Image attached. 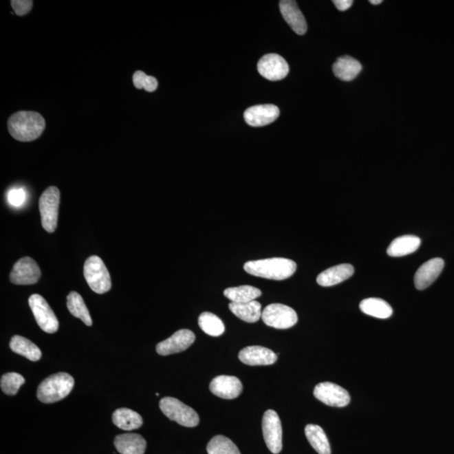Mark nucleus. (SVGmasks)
Here are the masks:
<instances>
[{"label": "nucleus", "mask_w": 454, "mask_h": 454, "mask_svg": "<svg viewBox=\"0 0 454 454\" xmlns=\"http://www.w3.org/2000/svg\"><path fill=\"white\" fill-rule=\"evenodd\" d=\"M45 128V120L36 111H18L8 120V130L17 141L28 142L39 138Z\"/></svg>", "instance_id": "1"}, {"label": "nucleus", "mask_w": 454, "mask_h": 454, "mask_svg": "<svg viewBox=\"0 0 454 454\" xmlns=\"http://www.w3.org/2000/svg\"><path fill=\"white\" fill-rule=\"evenodd\" d=\"M297 265L293 260L285 257H272L249 261L244 264V270L256 277L283 280L289 279L296 271Z\"/></svg>", "instance_id": "2"}, {"label": "nucleus", "mask_w": 454, "mask_h": 454, "mask_svg": "<svg viewBox=\"0 0 454 454\" xmlns=\"http://www.w3.org/2000/svg\"><path fill=\"white\" fill-rule=\"evenodd\" d=\"M74 386V378L67 373L52 374L44 380L37 389V398L50 404L66 398Z\"/></svg>", "instance_id": "3"}, {"label": "nucleus", "mask_w": 454, "mask_h": 454, "mask_svg": "<svg viewBox=\"0 0 454 454\" xmlns=\"http://www.w3.org/2000/svg\"><path fill=\"white\" fill-rule=\"evenodd\" d=\"M83 274L94 292L101 294L111 289V275L100 257L91 256L86 260Z\"/></svg>", "instance_id": "4"}, {"label": "nucleus", "mask_w": 454, "mask_h": 454, "mask_svg": "<svg viewBox=\"0 0 454 454\" xmlns=\"http://www.w3.org/2000/svg\"><path fill=\"white\" fill-rule=\"evenodd\" d=\"M162 413L172 421L186 427H195L199 423V415L197 412L173 397H165L159 403Z\"/></svg>", "instance_id": "5"}, {"label": "nucleus", "mask_w": 454, "mask_h": 454, "mask_svg": "<svg viewBox=\"0 0 454 454\" xmlns=\"http://www.w3.org/2000/svg\"><path fill=\"white\" fill-rule=\"evenodd\" d=\"M60 191L55 186L45 189L39 199L41 224L49 233L55 232L58 226Z\"/></svg>", "instance_id": "6"}, {"label": "nucleus", "mask_w": 454, "mask_h": 454, "mask_svg": "<svg viewBox=\"0 0 454 454\" xmlns=\"http://www.w3.org/2000/svg\"><path fill=\"white\" fill-rule=\"evenodd\" d=\"M29 305L41 330L51 334L58 332L59 328L58 318L41 295L32 294L29 298Z\"/></svg>", "instance_id": "7"}, {"label": "nucleus", "mask_w": 454, "mask_h": 454, "mask_svg": "<svg viewBox=\"0 0 454 454\" xmlns=\"http://www.w3.org/2000/svg\"><path fill=\"white\" fill-rule=\"evenodd\" d=\"M263 323L276 329H288L297 323L298 316L295 310L283 304H271L262 312Z\"/></svg>", "instance_id": "8"}, {"label": "nucleus", "mask_w": 454, "mask_h": 454, "mask_svg": "<svg viewBox=\"0 0 454 454\" xmlns=\"http://www.w3.org/2000/svg\"><path fill=\"white\" fill-rule=\"evenodd\" d=\"M263 433L265 442L270 452L278 454L281 452L282 425L277 412L268 410L263 418Z\"/></svg>", "instance_id": "9"}, {"label": "nucleus", "mask_w": 454, "mask_h": 454, "mask_svg": "<svg viewBox=\"0 0 454 454\" xmlns=\"http://www.w3.org/2000/svg\"><path fill=\"white\" fill-rule=\"evenodd\" d=\"M314 396L321 402L333 407H346L351 400L345 389L331 382L318 384L314 389Z\"/></svg>", "instance_id": "10"}, {"label": "nucleus", "mask_w": 454, "mask_h": 454, "mask_svg": "<svg viewBox=\"0 0 454 454\" xmlns=\"http://www.w3.org/2000/svg\"><path fill=\"white\" fill-rule=\"evenodd\" d=\"M260 75L270 81H279L287 77L290 67L281 56L270 53L263 56L257 63Z\"/></svg>", "instance_id": "11"}, {"label": "nucleus", "mask_w": 454, "mask_h": 454, "mask_svg": "<svg viewBox=\"0 0 454 454\" xmlns=\"http://www.w3.org/2000/svg\"><path fill=\"white\" fill-rule=\"evenodd\" d=\"M41 274L40 268L36 261L25 257L14 263L10 279L14 285H34L40 279Z\"/></svg>", "instance_id": "12"}, {"label": "nucleus", "mask_w": 454, "mask_h": 454, "mask_svg": "<svg viewBox=\"0 0 454 454\" xmlns=\"http://www.w3.org/2000/svg\"><path fill=\"white\" fill-rule=\"evenodd\" d=\"M195 340L194 332L188 329H182L174 333L169 338L159 343L156 348L157 353L162 356L181 353L191 347Z\"/></svg>", "instance_id": "13"}, {"label": "nucleus", "mask_w": 454, "mask_h": 454, "mask_svg": "<svg viewBox=\"0 0 454 454\" xmlns=\"http://www.w3.org/2000/svg\"><path fill=\"white\" fill-rule=\"evenodd\" d=\"M279 114V109L274 105H255L245 111L244 119L249 126L260 127L274 122Z\"/></svg>", "instance_id": "14"}, {"label": "nucleus", "mask_w": 454, "mask_h": 454, "mask_svg": "<svg viewBox=\"0 0 454 454\" xmlns=\"http://www.w3.org/2000/svg\"><path fill=\"white\" fill-rule=\"evenodd\" d=\"M444 268V261L436 257L427 261L416 271L414 278L415 286L419 290H423L433 285Z\"/></svg>", "instance_id": "15"}, {"label": "nucleus", "mask_w": 454, "mask_h": 454, "mask_svg": "<svg viewBox=\"0 0 454 454\" xmlns=\"http://www.w3.org/2000/svg\"><path fill=\"white\" fill-rule=\"evenodd\" d=\"M210 389L212 393L219 398L232 400L241 395L244 387L237 377L219 376L211 381Z\"/></svg>", "instance_id": "16"}, {"label": "nucleus", "mask_w": 454, "mask_h": 454, "mask_svg": "<svg viewBox=\"0 0 454 454\" xmlns=\"http://www.w3.org/2000/svg\"><path fill=\"white\" fill-rule=\"evenodd\" d=\"M280 12L283 19L298 35H305L307 32V23L297 6L293 0H282L279 2Z\"/></svg>", "instance_id": "17"}, {"label": "nucleus", "mask_w": 454, "mask_h": 454, "mask_svg": "<svg viewBox=\"0 0 454 454\" xmlns=\"http://www.w3.org/2000/svg\"><path fill=\"white\" fill-rule=\"evenodd\" d=\"M238 357L242 363L250 366L271 365L278 359L277 354L274 352L260 346L245 347Z\"/></svg>", "instance_id": "18"}, {"label": "nucleus", "mask_w": 454, "mask_h": 454, "mask_svg": "<svg viewBox=\"0 0 454 454\" xmlns=\"http://www.w3.org/2000/svg\"><path fill=\"white\" fill-rule=\"evenodd\" d=\"M354 274L353 265L343 263L328 268L321 272L316 279L318 285L323 287H330L345 281Z\"/></svg>", "instance_id": "19"}, {"label": "nucleus", "mask_w": 454, "mask_h": 454, "mask_svg": "<svg viewBox=\"0 0 454 454\" xmlns=\"http://www.w3.org/2000/svg\"><path fill=\"white\" fill-rule=\"evenodd\" d=\"M115 446L117 451L121 454H144L147 442L139 434H121L116 436Z\"/></svg>", "instance_id": "20"}, {"label": "nucleus", "mask_w": 454, "mask_h": 454, "mask_svg": "<svg viewBox=\"0 0 454 454\" xmlns=\"http://www.w3.org/2000/svg\"><path fill=\"white\" fill-rule=\"evenodd\" d=\"M333 73L343 81H352L360 74L361 63L349 56H342L333 64Z\"/></svg>", "instance_id": "21"}, {"label": "nucleus", "mask_w": 454, "mask_h": 454, "mask_svg": "<svg viewBox=\"0 0 454 454\" xmlns=\"http://www.w3.org/2000/svg\"><path fill=\"white\" fill-rule=\"evenodd\" d=\"M229 309L235 316L246 323H255L262 317V305L256 301L248 303L230 302Z\"/></svg>", "instance_id": "22"}, {"label": "nucleus", "mask_w": 454, "mask_h": 454, "mask_svg": "<svg viewBox=\"0 0 454 454\" xmlns=\"http://www.w3.org/2000/svg\"><path fill=\"white\" fill-rule=\"evenodd\" d=\"M421 239L414 235H406L396 238L389 246L387 253L391 257H403L416 251L421 245Z\"/></svg>", "instance_id": "23"}, {"label": "nucleus", "mask_w": 454, "mask_h": 454, "mask_svg": "<svg viewBox=\"0 0 454 454\" xmlns=\"http://www.w3.org/2000/svg\"><path fill=\"white\" fill-rule=\"evenodd\" d=\"M112 421L117 427L125 431L138 429L143 423L138 412L127 408L117 409L112 415Z\"/></svg>", "instance_id": "24"}, {"label": "nucleus", "mask_w": 454, "mask_h": 454, "mask_svg": "<svg viewBox=\"0 0 454 454\" xmlns=\"http://www.w3.org/2000/svg\"><path fill=\"white\" fill-rule=\"evenodd\" d=\"M10 347L14 353L24 356L30 361L36 362L41 358L39 347L24 336H14L10 340Z\"/></svg>", "instance_id": "25"}, {"label": "nucleus", "mask_w": 454, "mask_h": 454, "mask_svg": "<svg viewBox=\"0 0 454 454\" xmlns=\"http://www.w3.org/2000/svg\"><path fill=\"white\" fill-rule=\"evenodd\" d=\"M305 433L312 448L319 454H331V446L325 431L320 426L309 424Z\"/></svg>", "instance_id": "26"}, {"label": "nucleus", "mask_w": 454, "mask_h": 454, "mask_svg": "<svg viewBox=\"0 0 454 454\" xmlns=\"http://www.w3.org/2000/svg\"><path fill=\"white\" fill-rule=\"evenodd\" d=\"M359 307L366 315L380 319H387L393 313L391 306L385 301L378 298L365 299L361 301Z\"/></svg>", "instance_id": "27"}, {"label": "nucleus", "mask_w": 454, "mask_h": 454, "mask_svg": "<svg viewBox=\"0 0 454 454\" xmlns=\"http://www.w3.org/2000/svg\"><path fill=\"white\" fill-rule=\"evenodd\" d=\"M67 306L72 315L79 318L83 323L87 325H92V318L88 308L85 305V301L81 295L77 292H71L67 297Z\"/></svg>", "instance_id": "28"}, {"label": "nucleus", "mask_w": 454, "mask_h": 454, "mask_svg": "<svg viewBox=\"0 0 454 454\" xmlns=\"http://www.w3.org/2000/svg\"><path fill=\"white\" fill-rule=\"evenodd\" d=\"M262 294L261 290L256 287L242 285L228 288L224 291V295L233 303H248L255 301Z\"/></svg>", "instance_id": "29"}, {"label": "nucleus", "mask_w": 454, "mask_h": 454, "mask_svg": "<svg viewBox=\"0 0 454 454\" xmlns=\"http://www.w3.org/2000/svg\"><path fill=\"white\" fill-rule=\"evenodd\" d=\"M199 325L207 335L219 336L225 332V325L217 316L210 312H204L199 317Z\"/></svg>", "instance_id": "30"}, {"label": "nucleus", "mask_w": 454, "mask_h": 454, "mask_svg": "<svg viewBox=\"0 0 454 454\" xmlns=\"http://www.w3.org/2000/svg\"><path fill=\"white\" fill-rule=\"evenodd\" d=\"M207 452L209 454H241L236 444L221 435L211 439L207 445Z\"/></svg>", "instance_id": "31"}, {"label": "nucleus", "mask_w": 454, "mask_h": 454, "mask_svg": "<svg viewBox=\"0 0 454 454\" xmlns=\"http://www.w3.org/2000/svg\"><path fill=\"white\" fill-rule=\"evenodd\" d=\"M25 378L20 374L8 373L3 374L0 380L2 391L8 396H14L25 384Z\"/></svg>", "instance_id": "32"}, {"label": "nucleus", "mask_w": 454, "mask_h": 454, "mask_svg": "<svg viewBox=\"0 0 454 454\" xmlns=\"http://www.w3.org/2000/svg\"><path fill=\"white\" fill-rule=\"evenodd\" d=\"M133 85L138 89H145L147 92H154L158 89V82L153 76L147 75L141 70L136 71L133 74Z\"/></svg>", "instance_id": "33"}, {"label": "nucleus", "mask_w": 454, "mask_h": 454, "mask_svg": "<svg viewBox=\"0 0 454 454\" xmlns=\"http://www.w3.org/2000/svg\"><path fill=\"white\" fill-rule=\"evenodd\" d=\"M28 196L24 188H11L8 193V202L14 208H20L24 206Z\"/></svg>", "instance_id": "34"}, {"label": "nucleus", "mask_w": 454, "mask_h": 454, "mask_svg": "<svg viewBox=\"0 0 454 454\" xmlns=\"http://www.w3.org/2000/svg\"><path fill=\"white\" fill-rule=\"evenodd\" d=\"M10 3L18 17L28 14L33 6L32 0H12Z\"/></svg>", "instance_id": "35"}, {"label": "nucleus", "mask_w": 454, "mask_h": 454, "mask_svg": "<svg viewBox=\"0 0 454 454\" xmlns=\"http://www.w3.org/2000/svg\"><path fill=\"white\" fill-rule=\"evenodd\" d=\"M333 3L340 11H345L349 9L354 1H352V0H335Z\"/></svg>", "instance_id": "36"}, {"label": "nucleus", "mask_w": 454, "mask_h": 454, "mask_svg": "<svg viewBox=\"0 0 454 454\" xmlns=\"http://www.w3.org/2000/svg\"><path fill=\"white\" fill-rule=\"evenodd\" d=\"M382 2H383L382 1V0H370V3H372V5L374 6L380 5V3H381Z\"/></svg>", "instance_id": "37"}]
</instances>
